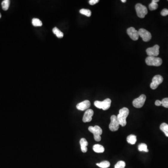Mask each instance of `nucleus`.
<instances>
[{
	"label": "nucleus",
	"mask_w": 168,
	"mask_h": 168,
	"mask_svg": "<svg viewBox=\"0 0 168 168\" xmlns=\"http://www.w3.org/2000/svg\"><path fill=\"white\" fill-rule=\"evenodd\" d=\"M145 62L147 65L155 67L160 66L163 63L162 59L160 58L149 56L146 58Z\"/></svg>",
	"instance_id": "4"
},
{
	"label": "nucleus",
	"mask_w": 168,
	"mask_h": 168,
	"mask_svg": "<svg viewBox=\"0 0 168 168\" xmlns=\"http://www.w3.org/2000/svg\"><path fill=\"white\" fill-rule=\"evenodd\" d=\"M138 150L140 151H144L145 152H149V149L147 148V145L145 144H141L138 146Z\"/></svg>",
	"instance_id": "23"
},
{
	"label": "nucleus",
	"mask_w": 168,
	"mask_h": 168,
	"mask_svg": "<svg viewBox=\"0 0 168 168\" xmlns=\"http://www.w3.org/2000/svg\"><path fill=\"white\" fill-rule=\"evenodd\" d=\"M88 130L94 135V139L96 141H99L101 139V135L102 134V130L98 126L94 127L90 126L88 127Z\"/></svg>",
	"instance_id": "2"
},
{
	"label": "nucleus",
	"mask_w": 168,
	"mask_h": 168,
	"mask_svg": "<svg viewBox=\"0 0 168 168\" xmlns=\"http://www.w3.org/2000/svg\"><path fill=\"white\" fill-rule=\"evenodd\" d=\"M161 15L162 16H166L168 15V9H164L162 11V12L161 13Z\"/></svg>",
	"instance_id": "27"
},
{
	"label": "nucleus",
	"mask_w": 168,
	"mask_h": 168,
	"mask_svg": "<svg viewBox=\"0 0 168 168\" xmlns=\"http://www.w3.org/2000/svg\"><path fill=\"white\" fill-rule=\"evenodd\" d=\"M161 130L162 131L165 135L168 137V125L166 123H163L160 125Z\"/></svg>",
	"instance_id": "18"
},
{
	"label": "nucleus",
	"mask_w": 168,
	"mask_h": 168,
	"mask_svg": "<svg viewBox=\"0 0 168 168\" xmlns=\"http://www.w3.org/2000/svg\"><path fill=\"white\" fill-rule=\"evenodd\" d=\"M99 1L98 0H90L89 1V3L91 5H93L97 3Z\"/></svg>",
	"instance_id": "28"
},
{
	"label": "nucleus",
	"mask_w": 168,
	"mask_h": 168,
	"mask_svg": "<svg viewBox=\"0 0 168 168\" xmlns=\"http://www.w3.org/2000/svg\"><path fill=\"white\" fill-rule=\"evenodd\" d=\"M159 46L157 44L149 48L146 50L147 55L149 57H157L159 54Z\"/></svg>",
	"instance_id": "10"
},
{
	"label": "nucleus",
	"mask_w": 168,
	"mask_h": 168,
	"mask_svg": "<svg viewBox=\"0 0 168 168\" xmlns=\"http://www.w3.org/2000/svg\"><path fill=\"white\" fill-rule=\"evenodd\" d=\"M90 106H91L90 102L88 100H86L78 103L76 106V107L79 110L84 111L89 108Z\"/></svg>",
	"instance_id": "13"
},
{
	"label": "nucleus",
	"mask_w": 168,
	"mask_h": 168,
	"mask_svg": "<svg viewBox=\"0 0 168 168\" xmlns=\"http://www.w3.org/2000/svg\"><path fill=\"white\" fill-rule=\"evenodd\" d=\"M158 3H155V2H152L149 5V9L150 10H154L158 9Z\"/></svg>",
	"instance_id": "25"
},
{
	"label": "nucleus",
	"mask_w": 168,
	"mask_h": 168,
	"mask_svg": "<svg viewBox=\"0 0 168 168\" xmlns=\"http://www.w3.org/2000/svg\"><path fill=\"white\" fill-rule=\"evenodd\" d=\"M146 97L144 94H142L139 97L135 98L133 101V105L134 107L137 108H141L144 104Z\"/></svg>",
	"instance_id": "8"
},
{
	"label": "nucleus",
	"mask_w": 168,
	"mask_h": 168,
	"mask_svg": "<svg viewBox=\"0 0 168 168\" xmlns=\"http://www.w3.org/2000/svg\"><path fill=\"white\" fill-rule=\"evenodd\" d=\"M127 142L130 144H135L137 141V138L135 135H130L127 138Z\"/></svg>",
	"instance_id": "16"
},
{
	"label": "nucleus",
	"mask_w": 168,
	"mask_h": 168,
	"mask_svg": "<svg viewBox=\"0 0 168 168\" xmlns=\"http://www.w3.org/2000/svg\"><path fill=\"white\" fill-rule=\"evenodd\" d=\"M1 13H0V18H1Z\"/></svg>",
	"instance_id": "32"
},
{
	"label": "nucleus",
	"mask_w": 168,
	"mask_h": 168,
	"mask_svg": "<svg viewBox=\"0 0 168 168\" xmlns=\"http://www.w3.org/2000/svg\"><path fill=\"white\" fill-rule=\"evenodd\" d=\"M162 105L166 108H168V98H164L162 101Z\"/></svg>",
	"instance_id": "26"
},
{
	"label": "nucleus",
	"mask_w": 168,
	"mask_h": 168,
	"mask_svg": "<svg viewBox=\"0 0 168 168\" xmlns=\"http://www.w3.org/2000/svg\"><path fill=\"white\" fill-rule=\"evenodd\" d=\"M80 14H82L86 16L87 17H90L92 15V12L91 11L87 9H81L79 11Z\"/></svg>",
	"instance_id": "22"
},
{
	"label": "nucleus",
	"mask_w": 168,
	"mask_h": 168,
	"mask_svg": "<svg viewBox=\"0 0 168 168\" xmlns=\"http://www.w3.org/2000/svg\"><path fill=\"white\" fill-rule=\"evenodd\" d=\"M126 164L123 161H120L116 164L115 168H125Z\"/></svg>",
	"instance_id": "24"
},
{
	"label": "nucleus",
	"mask_w": 168,
	"mask_h": 168,
	"mask_svg": "<svg viewBox=\"0 0 168 168\" xmlns=\"http://www.w3.org/2000/svg\"><path fill=\"white\" fill-rule=\"evenodd\" d=\"M164 78L162 76L160 75H157L155 76L152 78V81L150 84V88L153 90L158 88L159 85L163 82Z\"/></svg>",
	"instance_id": "7"
},
{
	"label": "nucleus",
	"mask_w": 168,
	"mask_h": 168,
	"mask_svg": "<svg viewBox=\"0 0 168 168\" xmlns=\"http://www.w3.org/2000/svg\"><path fill=\"white\" fill-rule=\"evenodd\" d=\"M135 7L137 16L140 18H144L148 13V10L146 7L141 3H137Z\"/></svg>",
	"instance_id": "5"
},
{
	"label": "nucleus",
	"mask_w": 168,
	"mask_h": 168,
	"mask_svg": "<svg viewBox=\"0 0 168 168\" xmlns=\"http://www.w3.org/2000/svg\"><path fill=\"white\" fill-rule=\"evenodd\" d=\"M32 25L35 27H40L42 26V22L38 18H34L32 20Z\"/></svg>",
	"instance_id": "20"
},
{
	"label": "nucleus",
	"mask_w": 168,
	"mask_h": 168,
	"mask_svg": "<svg viewBox=\"0 0 168 168\" xmlns=\"http://www.w3.org/2000/svg\"><path fill=\"white\" fill-rule=\"evenodd\" d=\"M155 105H156V106H160L162 105V102L159 100H157V101H155Z\"/></svg>",
	"instance_id": "29"
},
{
	"label": "nucleus",
	"mask_w": 168,
	"mask_h": 168,
	"mask_svg": "<svg viewBox=\"0 0 168 168\" xmlns=\"http://www.w3.org/2000/svg\"><path fill=\"white\" fill-rule=\"evenodd\" d=\"M152 1V2H155V3H157V2H159V0H153Z\"/></svg>",
	"instance_id": "30"
},
{
	"label": "nucleus",
	"mask_w": 168,
	"mask_h": 168,
	"mask_svg": "<svg viewBox=\"0 0 168 168\" xmlns=\"http://www.w3.org/2000/svg\"><path fill=\"white\" fill-rule=\"evenodd\" d=\"M88 143L85 138H82L80 140V145L81 146V149L83 153H86L87 151V146Z\"/></svg>",
	"instance_id": "14"
},
{
	"label": "nucleus",
	"mask_w": 168,
	"mask_h": 168,
	"mask_svg": "<svg viewBox=\"0 0 168 168\" xmlns=\"http://www.w3.org/2000/svg\"><path fill=\"white\" fill-rule=\"evenodd\" d=\"M139 35L140 36L143 40V41L144 42H148L150 41V39L152 38L151 33L150 32H149L148 30H146L145 29H140L139 31Z\"/></svg>",
	"instance_id": "9"
},
{
	"label": "nucleus",
	"mask_w": 168,
	"mask_h": 168,
	"mask_svg": "<svg viewBox=\"0 0 168 168\" xmlns=\"http://www.w3.org/2000/svg\"><path fill=\"white\" fill-rule=\"evenodd\" d=\"M10 5V1L9 0H4L1 2V7L2 10L6 11L9 9Z\"/></svg>",
	"instance_id": "21"
},
{
	"label": "nucleus",
	"mask_w": 168,
	"mask_h": 168,
	"mask_svg": "<svg viewBox=\"0 0 168 168\" xmlns=\"http://www.w3.org/2000/svg\"><path fill=\"white\" fill-rule=\"evenodd\" d=\"M93 111L92 109H88L85 112L83 117V121L84 122H89L92 120V117L93 115Z\"/></svg>",
	"instance_id": "12"
},
{
	"label": "nucleus",
	"mask_w": 168,
	"mask_h": 168,
	"mask_svg": "<svg viewBox=\"0 0 168 168\" xmlns=\"http://www.w3.org/2000/svg\"><path fill=\"white\" fill-rule=\"evenodd\" d=\"M121 1H122V2H126L127 1L126 0H121Z\"/></svg>",
	"instance_id": "31"
},
{
	"label": "nucleus",
	"mask_w": 168,
	"mask_h": 168,
	"mask_svg": "<svg viewBox=\"0 0 168 168\" xmlns=\"http://www.w3.org/2000/svg\"><path fill=\"white\" fill-rule=\"evenodd\" d=\"M53 32L56 36L59 38H63L64 34L62 31H60L59 29L57 27H54L53 30Z\"/></svg>",
	"instance_id": "17"
},
{
	"label": "nucleus",
	"mask_w": 168,
	"mask_h": 168,
	"mask_svg": "<svg viewBox=\"0 0 168 168\" xmlns=\"http://www.w3.org/2000/svg\"><path fill=\"white\" fill-rule=\"evenodd\" d=\"M110 119L111 122L109 126V130L113 132L116 131L118 130L120 125L117 116L112 115Z\"/></svg>",
	"instance_id": "6"
},
{
	"label": "nucleus",
	"mask_w": 168,
	"mask_h": 168,
	"mask_svg": "<svg viewBox=\"0 0 168 168\" xmlns=\"http://www.w3.org/2000/svg\"><path fill=\"white\" fill-rule=\"evenodd\" d=\"M93 150L96 153H103L105 151V149L103 146L100 144H95L93 146Z\"/></svg>",
	"instance_id": "15"
},
{
	"label": "nucleus",
	"mask_w": 168,
	"mask_h": 168,
	"mask_svg": "<svg viewBox=\"0 0 168 168\" xmlns=\"http://www.w3.org/2000/svg\"><path fill=\"white\" fill-rule=\"evenodd\" d=\"M94 104L97 108L107 110L110 107L111 100L110 98H106L102 101H97L94 102Z\"/></svg>",
	"instance_id": "3"
},
{
	"label": "nucleus",
	"mask_w": 168,
	"mask_h": 168,
	"mask_svg": "<svg viewBox=\"0 0 168 168\" xmlns=\"http://www.w3.org/2000/svg\"><path fill=\"white\" fill-rule=\"evenodd\" d=\"M130 111L127 107H123L119 110V113L117 116L120 125L122 127H125L126 125V118L129 115Z\"/></svg>",
	"instance_id": "1"
},
{
	"label": "nucleus",
	"mask_w": 168,
	"mask_h": 168,
	"mask_svg": "<svg viewBox=\"0 0 168 168\" xmlns=\"http://www.w3.org/2000/svg\"><path fill=\"white\" fill-rule=\"evenodd\" d=\"M127 34L129 35L130 38L134 41H136L139 38V33L138 31L136 30L135 28L133 27H130L127 30Z\"/></svg>",
	"instance_id": "11"
},
{
	"label": "nucleus",
	"mask_w": 168,
	"mask_h": 168,
	"mask_svg": "<svg viewBox=\"0 0 168 168\" xmlns=\"http://www.w3.org/2000/svg\"><path fill=\"white\" fill-rule=\"evenodd\" d=\"M96 165L101 168H107L110 165V164L107 161H104L100 163H98Z\"/></svg>",
	"instance_id": "19"
}]
</instances>
